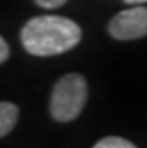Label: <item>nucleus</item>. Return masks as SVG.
<instances>
[{
	"mask_svg": "<svg viewBox=\"0 0 147 148\" xmlns=\"http://www.w3.org/2000/svg\"><path fill=\"white\" fill-rule=\"evenodd\" d=\"M81 29L72 20L57 15L32 18L21 30V43L32 56L50 57L66 53L78 45Z\"/></svg>",
	"mask_w": 147,
	"mask_h": 148,
	"instance_id": "obj_1",
	"label": "nucleus"
},
{
	"mask_svg": "<svg viewBox=\"0 0 147 148\" xmlns=\"http://www.w3.org/2000/svg\"><path fill=\"white\" fill-rule=\"evenodd\" d=\"M87 102V82L80 73H68L54 85L50 102L51 117L60 123L75 120Z\"/></svg>",
	"mask_w": 147,
	"mask_h": 148,
	"instance_id": "obj_2",
	"label": "nucleus"
},
{
	"mask_svg": "<svg viewBox=\"0 0 147 148\" xmlns=\"http://www.w3.org/2000/svg\"><path fill=\"white\" fill-rule=\"evenodd\" d=\"M110 34L119 40H132L147 34V8L137 6L119 12L108 24Z\"/></svg>",
	"mask_w": 147,
	"mask_h": 148,
	"instance_id": "obj_3",
	"label": "nucleus"
},
{
	"mask_svg": "<svg viewBox=\"0 0 147 148\" xmlns=\"http://www.w3.org/2000/svg\"><path fill=\"white\" fill-rule=\"evenodd\" d=\"M18 106L11 102H0V138L6 136L18 121Z\"/></svg>",
	"mask_w": 147,
	"mask_h": 148,
	"instance_id": "obj_4",
	"label": "nucleus"
},
{
	"mask_svg": "<svg viewBox=\"0 0 147 148\" xmlns=\"http://www.w3.org/2000/svg\"><path fill=\"white\" fill-rule=\"evenodd\" d=\"M93 148H137L132 142L120 136H107L95 145Z\"/></svg>",
	"mask_w": 147,
	"mask_h": 148,
	"instance_id": "obj_5",
	"label": "nucleus"
},
{
	"mask_svg": "<svg viewBox=\"0 0 147 148\" xmlns=\"http://www.w3.org/2000/svg\"><path fill=\"white\" fill-rule=\"evenodd\" d=\"M35 2L44 9H57V8L63 6L68 0H35Z\"/></svg>",
	"mask_w": 147,
	"mask_h": 148,
	"instance_id": "obj_6",
	"label": "nucleus"
},
{
	"mask_svg": "<svg viewBox=\"0 0 147 148\" xmlns=\"http://www.w3.org/2000/svg\"><path fill=\"white\" fill-rule=\"evenodd\" d=\"M8 57H9V47H8L6 40L0 36V64L5 63Z\"/></svg>",
	"mask_w": 147,
	"mask_h": 148,
	"instance_id": "obj_7",
	"label": "nucleus"
},
{
	"mask_svg": "<svg viewBox=\"0 0 147 148\" xmlns=\"http://www.w3.org/2000/svg\"><path fill=\"white\" fill-rule=\"evenodd\" d=\"M123 2H126L129 5H141V3H146L147 0H123Z\"/></svg>",
	"mask_w": 147,
	"mask_h": 148,
	"instance_id": "obj_8",
	"label": "nucleus"
}]
</instances>
